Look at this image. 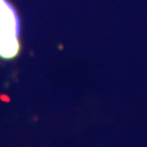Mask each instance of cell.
<instances>
[{
	"instance_id": "cell-1",
	"label": "cell",
	"mask_w": 147,
	"mask_h": 147,
	"mask_svg": "<svg viewBox=\"0 0 147 147\" xmlns=\"http://www.w3.org/2000/svg\"><path fill=\"white\" fill-rule=\"evenodd\" d=\"M20 20L14 8L0 0V58L13 59L20 51Z\"/></svg>"
}]
</instances>
